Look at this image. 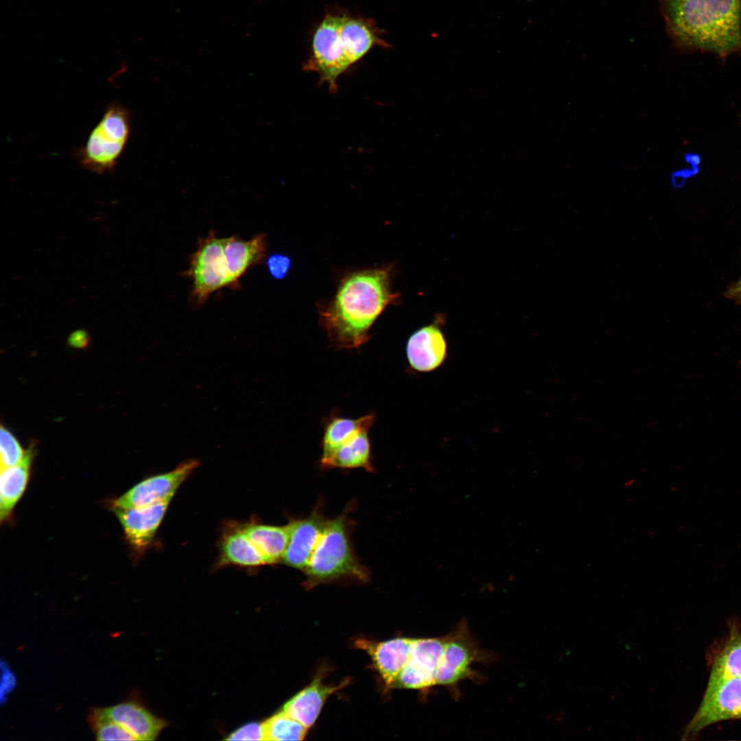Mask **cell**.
<instances>
[{
    "label": "cell",
    "instance_id": "obj_1",
    "mask_svg": "<svg viewBox=\"0 0 741 741\" xmlns=\"http://www.w3.org/2000/svg\"><path fill=\"white\" fill-rule=\"evenodd\" d=\"M392 270V266L387 265L347 274L333 299L319 307L320 322L335 347L362 346L379 315L398 301L391 286Z\"/></svg>",
    "mask_w": 741,
    "mask_h": 741
},
{
    "label": "cell",
    "instance_id": "obj_2",
    "mask_svg": "<svg viewBox=\"0 0 741 741\" xmlns=\"http://www.w3.org/2000/svg\"><path fill=\"white\" fill-rule=\"evenodd\" d=\"M670 37L681 47L725 56L741 49V0H660Z\"/></svg>",
    "mask_w": 741,
    "mask_h": 741
},
{
    "label": "cell",
    "instance_id": "obj_3",
    "mask_svg": "<svg viewBox=\"0 0 741 741\" xmlns=\"http://www.w3.org/2000/svg\"><path fill=\"white\" fill-rule=\"evenodd\" d=\"M303 571L307 589L340 578L367 580V570L358 562L351 549L344 516L327 521Z\"/></svg>",
    "mask_w": 741,
    "mask_h": 741
},
{
    "label": "cell",
    "instance_id": "obj_4",
    "mask_svg": "<svg viewBox=\"0 0 741 741\" xmlns=\"http://www.w3.org/2000/svg\"><path fill=\"white\" fill-rule=\"evenodd\" d=\"M130 133L129 111L117 103L110 104L78 150L77 159L84 169L97 174L113 171Z\"/></svg>",
    "mask_w": 741,
    "mask_h": 741
},
{
    "label": "cell",
    "instance_id": "obj_5",
    "mask_svg": "<svg viewBox=\"0 0 741 741\" xmlns=\"http://www.w3.org/2000/svg\"><path fill=\"white\" fill-rule=\"evenodd\" d=\"M344 12H327L314 30L310 55L303 65L316 73L320 83L335 91L337 80L350 67L347 62L340 29Z\"/></svg>",
    "mask_w": 741,
    "mask_h": 741
},
{
    "label": "cell",
    "instance_id": "obj_6",
    "mask_svg": "<svg viewBox=\"0 0 741 741\" xmlns=\"http://www.w3.org/2000/svg\"><path fill=\"white\" fill-rule=\"evenodd\" d=\"M226 237H218L214 231L200 238L185 275L192 281L191 300L203 305L211 294L223 287L233 289L224 255Z\"/></svg>",
    "mask_w": 741,
    "mask_h": 741
},
{
    "label": "cell",
    "instance_id": "obj_7",
    "mask_svg": "<svg viewBox=\"0 0 741 741\" xmlns=\"http://www.w3.org/2000/svg\"><path fill=\"white\" fill-rule=\"evenodd\" d=\"M445 637L436 681V685L455 688L460 681L476 677L471 666L475 662L488 659V657L472 637L465 620L460 622L454 631Z\"/></svg>",
    "mask_w": 741,
    "mask_h": 741
},
{
    "label": "cell",
    "instance_id": "obj_8",
    "mask_svg": "<svg viewBox=\"0 0 741 741\" xmlns=\"http://www.w3.org/2000/svg\"><path fill=\"white\" fill-rule=\"evenodd\" d=\"M737 718H741V678L707 684L701 705L684 736H693L710 725Z\"/></svg>",
    "mask_w": 741,
    "mask_h": 741
},
{
    "label": "cell",
    "instance_id": "obj_9",
    "mask_svg": "<svg viewBox=\"0 0 741 741\" xmlns=\"http://www.w3.org/2000/svg\"><path fill=\"white\" fill-rule=\"evenodd\" d=\"M445 637L414 638L407 664L393 688L427 692L436 685V677Z\"/></svg>",
    "mask_w": 741,
    "mask_h": 741
},
{
    "label": "cell",
    "instance_id": "obj_10",
    "mask_svg": "<svg viewBox=\"0 0 741 741\" xmlns=\"http://www.w3.org/2000/svg\"><path fill=\"white\" fill-rule=\"evenodd\" d=\"M198 465L197 460H189L168 473L148 478L114 500L112 506L121 509L139 508L172 498L179 486Z\"/></svg>",
    "mask_w": 741,
    "mask_h": 741
},
{
    "label": "cell",
    "instance_id": "obj_11",
    "mask_svg": "<svg viewBox=\"0 0 741 741\" xmlns=\"http://www.w3.org/2000/svg\"><path fill=\"white\" fill-rule=\"evenodd\" d=\"M413 641L414 638L409 637L380 642L361 638L355 642V645L370 656L385 685L393 688L410 658Z\"/></svg>",
    "mask_w": 741,
    "mask_h": 741
},
{
    "label": "cell",
    "instance_id": "obj_12",
    "mask_svg": "<svg viewBox=\"0 0 741 741\" xmlns=\"http://www.w3.org/2000/svg\"><path fill=\"white\" fill-rule=\"evenodd\" d=\"M172 498L149 506L121 509L113 508L127 541L137 550L145 549L152 541Z\"/></svg>",
    "mask_w": 741,
    "mask_h": 741
},
{
    "label": "cell",
    "instance_id": "obj_13",
    "mask_svg": "<svg viewBox=\"0 0 741 741\" xmlns=\"http://www.w3.org/2000/svg\"><path fill=\"white\" fill-rule=\"evenodd\" d=\"M447 355V342L437 325L422 327L408 339L407 360L410 366L416 371L434 370L442 365Z\"/></svg>",
    "mask_w": 741,
    "mask_h": 741
},
{
    "label": "cell",
    "instance_id": "obj_14",
    "mask_svg": "<svg viewBox=\"0 0 741 741\" xmlns=\"http://www.w3.org/2000/svg\"><path fill=\"white\" fill-rule=\"evenodd\" d=\"M327 520L318 510L305 518L290 521V537L282 560L292 567L304 570L321 537Z\"/></svg>",
    "mask_w": 741,
    "mask_h": 741
},
{
    "label": "cell",
    "instance_id": "obj_15",
    "mask_svg": "<svg viewBox=\"0 0 741 741\" xmlns=\"http://www.w3.org/2000/svg\"><path fill=\"white\" fill-rule=\"evenodd\" d=\"M325 674L318 673L310 685L299 692L283 706V710L309 729L316 720L327 698L345 686L348 681L337 685L325 683Z\"/></svg>",
    "mask_w": 741,
    "mask_h": 741
},
{
    "label": "cell",
    "instance_id": "obj_16",
    "mask_svg": "<svg viewBox=\"0 0 741 741\" xmlns=\"http://www.w3.org/2000/svg\"><path fill=\"white\" fill-rule=\"evenodd\" d=\"M371 427L364 426L355 430L334 449L322 454V466L327 468H362L372 471L373 469L368 436V431Z\"/></svg>",
    "mask_w": 741,
    "mask_h": 741
},
{
    "label": "cell",
    "instance_id": "obj_17",
    "mask_svg": "<svg viewBox=\"0 0 741 741\" xmlns=\"http://www.w3.org/2000/svg\"><path fill=\"white\" fill-rule=\"evenodd\" d=\"M110 720L130 733L137 740H153L165 727L160 719L140 704L130 701L102 708Z\"/></svg>",
    "mask_w": 741,
    "mask_h": 741
},
{
    "label": "cell",
    "instance_id": "obj_18",
    "mask_svg": "<svg viewBox=\"0 0 741 741\" xmlns=\"http://www.w3.org/2000/svg\"><path fill=\"white\" fill-rule=\"evenodd\" d=\"M266 252V237L259 233L248 240L237 236L226 237L224 255L233 289L239 286V280L254 266L261 263Z\"/></svg>",
    "mask_w": 741,
    "mask_h": 741
},
{
    "label": "cell",
    "instance_id": "obj_19",
    "mask_svg": "<svg viewBox=\"0 0 741 741\" xmlns=\"http://www.w3.org/2000/svg\"><path fill=\"white\" fill-rule=\"evenodd\" d=\"M33 456L34 449L30 447L26 450L24 458L19 464L8 468H1L0 519L1 522L10 516L26 489Z\"/></svg>",
    "mask_w": 741,
    "mask_h": 741
},
{
    "label": "cell",
    "instance_id": "obj_20",
    "mask_svg": "<svg viewBox=\"0 0 741 741\" xmlns=\"http://www.w3.org/2000/svg\"><path fill=\"white\" fill-rule=\"evenodd\" d=\"M242 531L265 557L268 564L282 560L289 537L290 526H275L252 524Z\"/></svg>",
    "mask_w": 741,
    "mask_h": 741
},
{
    "label": "cell",
    "instance_id": "obj_21",
    "mask_svg": "<svg viewBox=\"0 0 741 741\" xmlns=\"http://www.w3.org/2000/svg\"><path fill=\"white\" fill-rule=\"evenodd\" d=\"M224 563L246 567L268 564L265 557L241 530L228 534L222 545Z\"/></svg>",
    "mask_w": 741,
    "mask_h": 741
},
{
    "label": "cell",
    "instance_id": "obj_22",
    "mask_svg": "<svg viewBox=\"0 0 741 741\" xmlns=\"http://www.w3.org/2000/svg\"><path fill=\"white\" fill-rule=\"evenodd\" d=\"M375 419L373 413L357 419L343 417L332 413L324 422L321 442L322 454L335 449L348 435L366 425H373Z\"/></svg>",
    "mask_w": 741,
    "mask_h": 741
},
{
    "label": "cell",
    "instance_id": "obj_23",
    "mask_svg": "<svg viewBox=\"0 0 741 741\" xmlns=\"http://www.w3.org/2000/svg\"><path fill=\"white\" fill-rule=\"evenodd\" d=\"M741 678V637L731 639L716 656L708 684Z\"/></svg>",
    "mask_w": 741,
    "mask_h": 741
},
{
    "label": "cell",
    "instance_id": "obj_24",
    "mask_svg": "<svg viewBox=\"0 0 741 741\" xmlns=\"http://www.w3.org/2000/svg\"><path fill=\"white\" fill-rule=\"evenodd\" d=\"M262 724L264 740H302L308 729L283 710Z\"/></svg>",
    "mask_w": 741,
    "mask_h": 741
},
{
    "label": "cell",
    "instance_id": "obj_25",
    "mask_svg": "<svg viewBox=\"0 0 741 741\" xmlns=\"http://www.w3.org/2000/svg\"><path fill=\"white\" fill-rule=\"evenodd\" d=\"M89 722L98 740H137L127 730L108 718L102 709H94Z\"/></svg>",
    "mask_w": 741,
    "mask_h": 741
},
{
    "label": "cell",
    "instance_id": "obj_26",
    "mask_svg": "<svg viewBox=\"0 0 741 741\" xmlns=\"http://www.w3.org/2000/svg\"><path fill=\"white\" fill-rule=\"evenodd\" d=\"M1 468H8L19 464L24 458V451L19 440L7 428H0Z\"/></svg>",
    "mask_w": 741,
    "mask_h": 741
},
{
    "label": "cell",
    "instance_id": "obj_27",
    "mask_svg": "<svg viewBox=\"0 0 741 741\" xmlns=\"http://www.w3.org/2000/svg\"><path fill=\"white\" fill-rule=\"evenodd\" d=\"M292 266L291 259L283 254H274L267 260V266L270 274L275 279H284L288 274Z\"/></svg>",
    "mask_w": 741,
    "mask_h": 741
},
{
    "label": "cell",
    "instance_id": "obj_28",
    "mask_svg": "<svg viewBox=\"0 0 741 741\" xmlns=\"http://www.w3.org/2000/svg\"><path fill=\"white\" fill-rule=\"evenodd\" d=\"M228 740H264L263 724L250 722L246 724L226 738Z\"/></svg>",
    "mask_w": 741,
    "mask_h": 741
},
{
    "label": "cell",
    "instance_id": "obj_29",
    "mask_svg": "<svg viewBox=\"0 0 741 741\" xmlns=\"http://www.w3.org/2000/svg\"><path fill=\"white\" fill-rule=\"evenodd\" d=\"M89 337L86 331L79 329L73 332L69 338V343L72 346L82 348L88 344Z\"/></svg>",
    "mask_w": 741,
    "mask_h": 741
},
{
    "label": "cell",
    "instance_id": "obj_30",
    "mask_svg": "<svg viewBox=\"0 0 741 741\" xmlns=\"http://www.w3.org/2000/svg\"><path fill=\"white\" fill-rule=\"evenodd\" d=\"M725 295L736 303H741V276L736 282L729 285Z\"/></svg>",
    "mask_w": 741,
    "mask_h": 741
},
{
    "label": "cell",
    "instance_id": "obj_31",
    "mask_svg": "<svg viewBox=\"0 0 741 741\" xmlns=\"http://www.w3.org/2000/svg\"><path fill=\"white\" fill-rule=\"evenodd\" d=\"M4 672L5 674H3L1 689H3V687H5V689L1 692V693H3V692H5V693L8 692L10 690L12 689L14 685L13 683H14L13 676L10 674V672L7 669H5Z\"/></svg>",
    "mask_w": 741,
    "mask_h": 741
}]
</instances>
